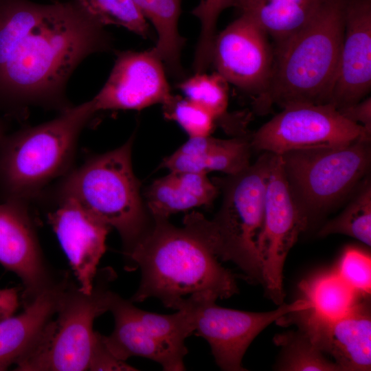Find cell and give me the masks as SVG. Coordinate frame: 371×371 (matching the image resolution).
Wrapping results in <instances>:
<instances>
[{
	"label": "cell",
	"instance_id": "obj_1",
	"mask_svg": "<svg viewBox=\"0 0 371 371\" xmlns=\"http://www.w3.org/2000/svg\"><path fill=\"white\" fill-rule=\"evenodd\" d=\"M111 47L112 37L76 0H0V107L65 110L75 69Z\"/></svg>",
	"mask_w": 371,
	"mask_h": 371
},
{
	"label": "cell",
	"instance_id": "obj_2",
	"mask_svg": "<svg viewBox=\"0 0 371 371\" xmlns=\"http://www.w3.org/2000/svg\"><path fill=\"white\" fill-rule=\"evenodd\" d=\"M126 258L127 269L139 268L142 273L133 302L153 297L175 309L188 295L207 293L225 299L238 291L235 275L220 264L207 243L190 227H177L167 218H153Z\"/></svg>",
	"mask_w": 371,
	"mask_h": 371
},
{
	"label": "cell",
	"instance_id": "obj_3",
	"mask_svg": "<svg viewBox=\"0 0 371 371\" xmlns=\"http://www.w3.org/2000/svg\"><path fill=\"white\" fill-rule=\"evenodd\" d=\"M344 7L345 0H325L303 28L273 49L269 87L254 100L257 112L273 104H328L344 36Z\"/></svg>",
	"mask_w": 371,
	"mask_h": 371
},
{
	"label": "cell",
	"instance_id": "obj_4",
	"mask_svg": "<svg viewBox=\"0 0 371 371\" xmlns=\"http://www.w3.org/2000/svg\"><path fill=\"white\" fill-rule=\"evenodd\" d=\"M134 137L109 152L89 159L68 172L55 188V202L74 199L82 207L114 227L127 256L148 232L153 218L140 194L132 166Z\"/></svg>",
	"mask_w": 371,
	"mask_h": 371
},
{
	"label": "cell",
	"instance_id": "obj_5",
	"mask_svg": "<svg viewBox=\"0 0 371 371\" xmlns=\"http://www.w3.org/2000/svg\"><path fill=\"white\" fill-rule=\"evenodd\" d=\"M270 153L263 152L239 173L214 181L223 194L212 220L193 212L183 223L195 231L218 259L236 264L251 280L262 281L257 243L261 231Z\"/></svg>",
	"mask_w": 371,
	"mask_h": 371
},
{
	"label": "cell",
	"instance_id": "obj_6",
	"mask_svg": "<svg viewBox=\"0 0 371 371\" xmlns=\"http://www.w3.org/2000/svg\"><path fill=\"white\" fill-rule=\"evenodd\" d=\"M94 113L90 101L71 106L56 118L10 138L0 162L1 181L9 200L26 203L69 172L79 135Z\"/></svg>",
	"mask_w": 371,
	"mask_h": 371
},
{
	"label": "cell",
	"instance_id": "obj_7",
	"mask_svg": "<svg viewBox=\"0 0 371 371\" xmlns=\"http://www.w3.org/2000/svg\"><path fill=\"white\" fill-rule=\"evenodd\" d=\"M114 276L109 269L100 271L89 294L68 280L40 344L15 370H89L100 335L93 330V322L109 311V284Z\"/></svg>",
	"mask_w": 371,
	"mask_h": 371
},
{
	"label": "cell",
	"instance_id": "obj_8",
	"mask_svg": "<svg viewBox=\"0 0 371 371\" xmlns=\"http://www.w3.org/2000/svg\"><path fill=\"white\" fill-rule=\"evenodd\" d=\"M293 196L308 225L350 196L370 168V139L280 155Z\"/></svg>",
	"mask_w": 371,
	"mask_h": 371
},
{
	"label": "cell",
	"instance_id": "obj_9",
	"mask_svg": "<svg viewBox=\"0 0 371 371\" xmlns=\"http://www.w3.org/2000/svg\"><path fill=\"white\" fill-rule=\"evenodd\" d=\"M109 311L114 328L103 341L118 359L141 357L159 363L166 371L185 370V341L194 333L191 318L183 309L170 315L142 310L130 300L111 291Z\"/></svg>",
	"mask_w": 371,
	"mask_h": 371
},
{
	"label": "cell",
	"instance_id": "obj_10",
	"mask_svg": "<svg viewBox=\"0 0 371 371\" xmlns=\"http://www.w3.org/2000/svg\"><path fill=\"white\" fill-rule=\"evenodd\" d=\"M217 298L207 293H196L181 300L176 310L189 314L195 335L209 344L214 360L223 370H246L243 356L253 340L265 328L291 313L312 308L302 297L289 303H282L276 310L249 312L216 305Z\"/></svg>",
	"mask_w": 371,
	"mask_h": 371
},
{
	"label": "cell",
	"instance_id": "obj_11",
	"mask_svg": "<svg viewBox=\"0 0 371 371\" xmlns=\"http://www.w3.org/2000/svg\"><path fill=\"white\" fill-rule=\"evenodd\" d=\"M250 137L252 150L276 155L350 144L371 132L344 117L330 104L287 105Z\"/></svg>",
	"mask_w": 371,
	"mask_h": 371
},
{
	"label": "cell",
	"instance_id": "obj_12",
	"mask_svg": "<svg viewBox=\"0 0 371 371\" xmlns=\"http://www.w3.org/2000/svg\"><path fill=\"white\" fill-rule=\"evenodd\" d=\"M308 227L284 175L281 156L271 154L265 192L263 221L257 248L262 281L268 297L283 303V268L300 234Z\"/></svg>",
	"mask_w": 371,
	"mask_h": 371
},
{
	"label": "cell",
	"instance_id": "obj_13",
	"mask_svg": "<svg viewBox=\"0 0 371 371\" xmlns=\"http://www.w3.org/2000/svg\"><path fill=\"white\" fill-rule=\"evenodd\" d=\"M267 33L245 14L231 23L214 41L211 63L228 83L254 100L267 91L274 52Z\"/></svg>",
	"mask_w": 371,
	"mask_h": 371
},
{
	"label": "cell",
	"instance_id": "obj_14",
	"mask_svg": "<svg viewBox=\"0 0 371 371\" xmlns=\"http://www.w3.org/2000/svg\"><path fill=\"white\" fill-rule=\"evenodd\" d=\"M370 295L361 296L344 315L335 319L317 316L311 308L287 315L284 324L293 323L305 331L341 371H368L371 368Z\"/></svg>",
	"mask_w": 371,
	"mask_h": 371
},
{
	"label": "cell",
	"instance_id": "obj_15",
	"mask_svg": "<svg viewBox=\"0 0 371 371\" xmlns=\"http://www.w3.org/2000/svg\"><path fill=\"white\" fill-rule=\"evenodd\" d=\"M165 67L153 48L117 53L112 71L100 91L91 100L94 113L104 110H141L164 105L173 98Z\"/></svg>",
	"mask_w": 371,
	"mask_h": 371
},
{
	"label": "cell",
	"instance_id": "obj_16",
	"mask_svg": "<svg viewBox=\"0 0 371 371\" xmlns=\"http://www.w3.org/2000/svg\"><path fill=\"white\" fill-rule=\"evenodd\" d=\"M0 264L21 280L25 306L58 282L47 268L26 203L0 204Z\"/></svg>",
	"mask_w": 371,
	"mask_h": 371
},
{
	"label": "cell",
	"instance_id": "obj_17",
	"mask_svg": "<svg viewBox=\"0 0 371 371\" xmlns=\"http://www.w3.org/2000/svg\"><path fill=\"white\" fill-rule=\"evenodd\" d=\"M371 88V0H345L344 31L328 104L340 109L367 96Z\"/></svg>",
	"mask_w": 371,
	"mask_h": 371
},
{
	"label": "cell",
	"instance_id": "obj_18",
	"mask_svg": "<svg viewBox=\"0 0 371 371\" xmlns=\"http://www.w3.org/2000/svg\"><path fill=\"white\" fill-rule=\"evenodd\" d=\"M56 202L57 208L48 214L49 223L68 258L80 290L89 294L111 227L73 199Z\"/></svg>",
	"mask_w": 371,
	"mask_h": 371
},
{
	"label": "cell",
	"instance_id": "obj_19",
	"mask_svg": "<svg viewBox=\"0 0 371 371\" xmlns=\"http://www.w3.org/2000/svg\"><path fill=\"white\" fill-rule=\"evenodd\" d=\"M67 283V278L58 281L25 306L21 314L0 322V370L17 366L38 346Z\"/></svg>",
	"mask_w": 371,
	"mask_h": 371
},
{
	"label": "cell",
	"instance_id": "obj_20",
	"mask_svg": "<svg viewBox=\"0 0 371 371\" xmlns=\"http://www.w3.org/2000/svg\"><path fill=\"white\" fill-rule=\"evenodd\" d=\"M250 137L223 139L211 135L189 137L175 153L164 159L161 166L170 171L207 174L219 171L236 175L250 164Z\"/></svg>",
	"mask_w": 371,
	"mask_h": 371
},
{
	"label": "cell",
	"instance_id": "obj_21",
	"mask_svg": "<svg viewBox=\"0 0 371 371\" xmlns=\"http://www.w3.org/2000/svg\"><path fill=\"white\" fill-rule=\"evenodd\" d=\"M218 191L207 174L170 171L147 188L145 204L153 218L168 219L179 212L210 205Z\"/></svg>",
	"mask_w": 371,
	"mask_h": 371
},
{
	"label": "cell",
	"instance_id": "obj_22",
	"mask_svg": "<svg viewBox=\"0 0 371 371\" xmlns=\"http://www.w3.org/2000/svg\"><path fill=\"white\" fill-rule=\"evenodd\" d=\"M325 0H236L235 7L282 45L316 14Z\"/></svg>",
	"mask_w": 371,
	"mask_h": 371
},
{
	"label": "cell",
	"instance_id": "obj_23",
	"mask_svg": "<svg viewBox=\"0 0 371 371\" xmlns=\"http://www.w3.org/2000/svg\"><path fill=\"white\" fill-rule=\"evenodd\" d=\"M145 19L153 24L157 41L153 51L165 69L176 78H183L181 52L186 39L178 30L182 0H133Z\"/></svg>",
	"mask_w": 371,
	"mask_h": 371
},
{
	"label": "cell",
	"instance_id": "obj_24",
	"mask_svg": "<svg viewBox=\"0 0 371 371\" xmlns=\"http://www.w3.org/2000/svg\"><path fill=\"white\" fill-rule=\"evenodd\" d=\"M218 73H195L180 82L177 87L189 100L199 105L219 122L225 131L236 136L246 135L247 118L227 113L228 86Z\"/></svg>",
	"mask_w": 371,
	"mask_h": 371
},
{
	"label": "cell",
	"instance_id": "obj_25",
	"mask_svg": "<svg viewBox=\"0 0 371 371\" xmlns=\"http://www.w3.org/2000/svg\"><path fill=\"white\" fill-rule=\"evenodd\" d=\"M303 297L312 304L313 313L326 319L346 314L363 295L353 290L336 271L323 272L301 282Z\"/></svg>",
	"mask_w": 371,
	"mask_h": 371
},
{
	"label": "cell",
	"instance_id": "obj_26",
	"mask_svg": "<svg viewBox=\"0 0 371 371\" xmlns=\"http://www.w3.org/2000/svg\"><path fill=\"white\" fill-rule=\"evenodd\" d=\"M341 212L326 222L319 230L320 237L343 234L371 245V184L367 177L350 196Z\"/></svg>",
	"mask_w": 371,
	"mask_h": 371
},
{
	"label": "cell",
	"instance_id": "obj_27",
	"mask_svg": "<svg viewBox=\"0 0 371 371\" xmlns=\"http://www.w3.org/2000/svg\"><path fill=\"white\" fill-rule=\"evenodd\" d=\"M273 341L282 348L276 366L278 370L340 371L338 366L326 358L310 336L300 328L278 335Z\"/></svg>",
	"mask_w": 371,
	"mask_h": 371
},
{
	"label": "cell",
	"instance_id": "obj_28",
	"mask_svg": "<svg viewBox=\"0 0 371 371\" xmlns=\"http://www.w3.org/2000/svg\"><path fill=\"white\" fill-rule=\"evenodd\" d=\"M76 1L103 26H121L144 38L151 37L148 23L133 0Z\"/></svg>",
	"mask_w": 371,
	"mask_h": 371
},
{
	"label": "cell",
	"instance_id": "obj_29",
	"mask_svg": "<svg viewBox=\"0 0 371 371\" xmlns=\"http://www.w3.org/2000/svg\"><path fill=\"white\" fill-rule=\"evenodd\" d=\"M236 0H200L192 14L201 23V32L193 63L195 73L205 72L211 64L218 18L226 8L235 7Z\"/></svg>",
	"mask_w": 371,
	"mask_h": 371
},
{
	"label": "cell",
	"instance_id": "obj_30",
	"mask_svg": "<svg viewBox=\"0 0 371 371\" xmlns=\"http://www.w3.org/2000/svg\"><path fill=\"white\" fill-rule=\"evenodd\" d=\"M166 118L177 122L190 137L210 135L216 121L207 111L189 100L174 95L162 105Z\"/></svg>",
	"mask_w": 371,
	"mask_h": 371
},
{
	"label": "cell",
	"instance_id": "obj_31",
	"mask_svg": "<svg viewBox=\"0 0 371 371\" xmlns=\"http://www.w3.org/2000/svg\"><path fill=\"white\" fill-rule=\"evenodd\" d=\"M336 271L357 293L370 295L371 260L367 253L353 247L346 248L340 258Z\"/></svg>",
	"mask_w": 371,
	"mask_h": 371
},
{
	"label": "cell",
	"instance_id": "obj_32",
	"mask_svg": "<svg viewBox=\"0 0 371 371\" xmlns=\"http://www.w3.org/2000/svg\"><path fill=\"white\" fill-rule=\"evenodd\" d=\"M347 120L371 132V98L367 97L353 104L337 109Z\"/></svg>",
	"mask_w": 371,
	"mask_h": 371
},
{
	"label": "cell",
	"instance_id": "obj_33",
	"mask_svg": "<svg viewBox=\"0 0 371 371\" xmlns=\"http://www.w3.org/2000/svg\"><path fill=\"white\" fill-rule=\"evenodd\" d=\"M19 290L16 288L0 289V322L13 315L17 309Z\"/></svg>",
	"mask_w": 371,
	"mask_h": 371
}]
</instances>
